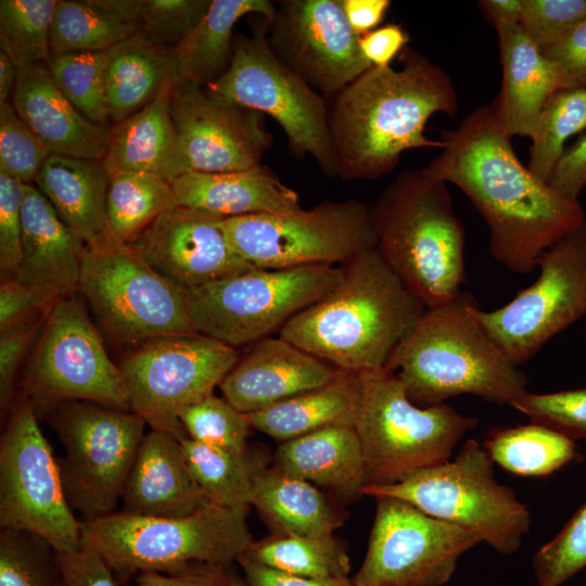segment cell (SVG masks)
Segmentation results:
<instances>
[{
  "label": "cell",
  "instance_id": "25",
  "mask_svg": "<svg viewBox=\"0 0 586 586\" xmlns=\"http://www.w3.org/2000/svg\"><path fill=\"white\" fill-rule=\"evenodd\" d=\"M170 184L179 205L224 218L302 209L298 193L262 164L228 173L188 170Z\"/></svg>",
  "mask_w": 586,
  "mask_h": 586
},
{
  "label": "cell",
  "instance_id": "45",
  "mask_svg": "<svg viewBox=\"0 0 586 586\" xmlns=\"http://www.w3.org/2000/svg\"><path fill=\"white\" fill-rule=\"evenodd\" d=\"M188 437L235 453L247 451L250 422L225 397L214 394L192 404L179 415Z\"/></svg>",
  "mask_w": 586,
  "mask_h": 586
},
{
  "label": "cell",
  "instance_id": "27",
  "mask_svg": "<svg viewBox=\"0 0 586 586\" xmlns=\"http://www.w3.org/2000/svg\"><path fill=\"white\" fill-rule=\"evenodd\" d=\"M85 249L37 187L24 184L22 258L14 278L54 288L63 295L74 293Z\"/></svg>",
  "mask_w": 586,
  "mask_h": 586
},
{
  "label": "cell",
  "instance_id": "62",
  "mask_svg": "<svg viewBox=\"0 0 586 586\" xmlns=\"http://www.w3.org/2000/svg\"><path fill=\"white\" fill-rule=\"evenodd\" d=\"M220 586H251L245 579L238 577L228 572L225 581Z\"/></svg>",
  "mask_w": 586,
  "mask_h": 586
},
{
  "label": "cell",
  "instance_id": "53",
  "mask_svg": "<svg viewBox=\"0 0 586 586\" xmlns=\"http://www.w3.org/2000/svg\"><path fill=\"white\" fill-rule=\"evenodd\" d=\"M542 52L556 69L558 90L586 89V20Z\"/></svg>",
  "mask_w": 586,
  "mask_h": 586
},
{
  "label": "cell",
  "instance_id": "21",
  "mask_svg": "<svg viewBox=\"0 0 586 586\" xmlns=\"http://www.w3.org/2000/svg\"><path fill=\"white\" fill-rule=\"evenodd\" d=\"M224 217L178 205L162 214L131 245L162 277L184 290L251 269L229 243Z\"/></svg>",
  "mask_w": 586,
  "mask_h": 586
},
{
  "label": "cell",
  "instance_id": "57",
  "mask_svg": "<svg viewBox=\"0 0 586 586\" xmlns=\"http://www.w3.org/2000/svg\"><path fill=\"white\" fill-rule=\"evenodd\" d=\"M408 33L399 24H385L359 37L360 49L372 66H391L393 59L409 42Z\"/></svg>",
  "mask_w": 586,
  "mask_h": 586
},
{
  "label": "cell",
  "instance_id": "42",
  "mask_svg": "<svg viewBox=\"0 0 586 586\" xmlns=\"http://www.w3.org/2000/svg\"><path fill=\"white\" fill-rule=\"evenodd\" d=\"M212 0H105L136 34L164 48L177 49L201 22Z\"/></svg>",
  "mask_w": 586,
  "mask_h": 586
},
{
  "label": "cell",
  "instance_id": "39",
  "mask_svg": "<svg viewBox=\"0 0 586 586\" xmlns=\"http://www.w3.org/2000/svg\"><path fill=\"white\" fill-rule=\"evenodd\" d=\"M136 34L105 0H59L51 30V54L106 51Z\"/></svg>",
  "mask_w": 586,
  "mask_h": 586
},
{
  "label": "cell",
  "instance_id": "41",
  "mask_svg": "<svg viewBox=\"0 0 586 586\" xmlns=\"http://www.w3.org/2000/svg\"><path fill=\"white\" fill-rule=\"evenodd\" d=\"M47 66L58 88L80 114L94 124L110 126L107 50L51 54Z\"/></svg>",
  "mask_w": 586,
  "mask_h": 586
},
{
  "label": "cell",
  "instance_id": "22",
  "mask_svg": "<svg viewBox=\"0 0 586 586\" xmlns=\"http://www.w3.org/2000/svg\"><path fill=\"white\" fill-rule=\"evenodd\" d=\"M340 369L281 336L253 343L221 381L224 397L249 415L331 382Z\"/></svg>",
  "mask_w": 586,
  "mask_h": 586
},
{
  "label": "cell",
  "instance_id": "38",
  "mask_svg": "<svg viewBox=\"0 0 586 586\" xmlns=\"http://www.w3.org/2000/svg\"><path fill=\"white\" fill-rule=\"evenodd\" d=\"M269 569L307 578L346 577L351 561L344 544L333 535H275L251 545L242 556Z\"/></svg>",
  "mask_w": 586,
  "mask_h": 586
},
{
  "label": "cell",
  "instance_id": "14",
  "mask_svg": "<svg viewBox=\"0 0 586 586\" xmlns=\"http://www.w3.org/2000/svg\"><path fill=\"white\" fill-rule=\"evenodd\" d=\"M78 292L116 340L140 344L195 333L182 289L156 272L129 244L110 234L86 246Z\"/></svg>",
  "mask_w": 586,
  "mask_h": 586
},
{
  "label": "cell",
  "instance_id": "44",
  "mask_svg": "<svg viewBox=\"0 0 586 586\" xmlns=\"http://www.w3.org/2000/svg\"><path fill=\"white\" fill-rule=\"evenodd\" d=\"M0 586H59L56 551L38 534L1 530Z\"/></svg>",
  "mask_w": 586,
  "mask_h": 586
},
{
  "label": "cell",
  "instance_id": "5",
  "mask_svg": "<svg viewBox=\"0 0 586 586\" xmlns=\"http://www.w3.org/2000/svg\"><path fill=\"white\" fill-rule=\"evenodd\" d=\"M369 212L377 252L426 308L460 295L466 235L445 181L424 169L405 170Z\"/></svg>",
  "mask_w": 586,
  "mask_h": 586
},
{
  "label": "cell",
  "instance_id": "19",
  "mask_svg": "<svg viewBox=\"0 0 586 586\" xmlns=\"http://www.w3.org/2000/svg\"><path fill=\"white\" fill-rule=\"evenodd\" d=\"M340 0H280L267 39L277 59L321 95H333L372 64Z\"/></svg>",
  "mask_w": 586,
  "mask_h": 586
},
{
  "label": "cell",
  "instance_id": "46",
  "mask_svg": "<svg viewBox=\"0 0 586 586\" xmlns=\"http://www.w3.org/2000/svg\"><path fill=\"white\" fill-rule=\"evenodd\" d=\"M538 586H560L586 566V504L534 556Z\"/></svg>",
  "mask_w": 586,
  "mask_h": 586
},
{
  "label": "cell",
  "instance_id": "60",
  "mask_svg": "<svg viewBox=\"0 0 586 586\" xmlns=\"http://www.w3.org/2000/svg\"><path fill=\"white\" fill-rule=\"evenodd\" d=\"M477 3L495 28L520 23L521 0H482Z\"/></svg>",
  "mask_w": 586,
  "mask_h": 586
},
{
  "label": "cell",
  "instance_id": "61",
  "mask_svg": "<svg viewBox=\"0 0 586 586\" xmlns=\"http://www.w3.org/2000/svg\"><path fill=\"white\" fill-rule=\"evenodd\" d=\"M17 80V65L5 52L0 50V104L10 102Z\"/></svg>",
  "mask_w": 586,
  "mask_h": 586
},
{
  "label": "cell",
  "instance_id": "36",
  "mask_svg": "<svg viewBox=\"0 0 586 586\" xmlns=\"http://www.w3.org/2000/svg\"><path fill=\"white\" fill-rule=\"evenodd\" d=\"M484 449L493 462L521 476H545L581 458L573 441L533 422L493 429Z\"/></svg>",
  "mask_w": 586,
  "mask_h": 586
},
{
  "label": "cell",
  "instance_id": "3",
  "mask_svg": "<svg viewBox=\"0 0 586 586\" xmlns=\"http://www.w3.org/2000/svg\"><path fill=\"white\" fill-rule=\"evenodd\" d=\"M340 268L339 283L292 317L279 336L340 370H382L428 308L375 249Z\"/></svg>",
  "mask_w": 586,
  "mask_h": 586
},
{
  "label": "cell",
  "instance_id": "12",
  "mask_svg": "<svg viewBox=\"0 0 586 586\" xmlns=\"http://www.w3.org/2000/svg\"><path fill=\"white\" fill-rule=\"evenodd\" d=\"M49 410L64 448L58 462L71 508L81 522L116 512L145 435V420L89 402H66Z\"/></svg>",
  "mask_w": 586,
  "mask_h": 586
},
{
  "label": "cell",
  "instance_id": "34",
  "mask_svg": "<svg viewBox=\"0 0 586 586\" xmlns=\"http://www.w3.org/2000/svg\"><path fill=\"white\" fill-rule=\"evenodd\" d=\"M276 12L269 0H212L192 33L176 49L177 78L205 88L222 76L233 56V29L249 14L264 16L268 24Z\"/></svg>",
  "mask_w": 586,
  "mask_h": 586
},
{
  "label": "cell",
  "instance_id": "18",
  "mask_svg": "<svg viewBox=\"0 0 586 586\" xmlns=\"http://www.w3.org/2000/svg\"><path fill=\"white\" fill-rule=\"evenodd\" d=\"M375 517L356 586H442L459 557L481 543L460 526L393 497H377Z\"/></svg>",
  "mask_w": 586,
  "mask_h": 586
},
{
  "label": "cell",
  "instance_id": "51",
  "mask_svg": "<svg viewBox=\"0 0 586 586\" xmlns=\"http://www.w3.org/2000/svg\"><path fill=\"white\" fill-rule=\"evenodd\" d=\"M47 313L29 317L0 330L1 409H8L14 405L15 381L18 367L28 352L31 342L39 330L42 329Z\"/></svg>",
  "mask_w": 586,
  "mask_h": 586
},
{
  "label": "cell",
  "instance_id": "30",
  "mask_svg": "<svg viewBox=\"0 0 586 586\" xmlns=\"http://www.w3.org/2000/svg\"><path fill=\"white\" fill-rule=\"evenodd\" d=\"M273 468L345 498L361 495L366 485L365 457L354 425L324 428L282 442Z\"/></svg>",
  "mask_w": 586,
  "mask_h": 586
},
{
  "label": "cell",
  "instance_id": "29",
  "mask_svg": "<svg viewBox=\"0 0 586 586\" xmlns=\"http://www.w3.org/2000/svg\"><path fill=\"white\" fill-rule=\"evenodd\" d=\"M110 174L102 160L51 154L35 186L61 219L86 245L107 235L106 196Z\"/></svg>",
  "mask_w": 586,
  "mask_h": 586
},
{
  "label": "cell",
  "instance_id": "26",
  "mask_svg": "<svg viewBox=\"0 0 586 586\" xmlns=\"http://www.w3.org/2000/svg\"><path fill=\"white\" fill-rule=\"evenodd\" d=\"M496 30L502 82L491 110L510 137L531 139L546 102L558 90L557 73L520 24L501 25Z\"/></svg>",
  "mask_w": 586,
  "mask_h": 586
},
{
  "label": "cell",
  "instance_id": "49",
  "mask_svg": "<svg viewBox=\"0 0 586 586\" xmlns=\"http://www.w3.org/2000/svg\"><path fill=\"white\" fill-rule=\"evenodd\" d=\"M586 20V0H521L520 26L542 51Z\"/></svg>",
  "mask_w": 586,
  "mask_h": 586
},
{
  "label": "cell",
  "instance_id": "59",
  "mask_svg": "<svg viewBox=\"0 0 586 586\" xmlns=\"http://www.w3.org/2000/svg\"><path fill=\"white\" fill-rule=\"evenodd\" d=\"M352 28L359 35L377 28L383 21L390 0H340Z\"/></svg>",
  "mask_w": 586,
  "mask_h": 586
},
{
  "label": "cell",
  "instance_id": "16",
  "mask_svg": "<svg viewBox=\"0 0 586 586\" xmlns=\"http://www.w3.org/2000/svg\"><path fill=\"white\" fill-rule=\"evenodd\" d=\"M239 358L234 347L201 333L142 342L120 362L131 410L152 430L188 437L180 412L214 394Z\"/></svg>",
  "mask_w": 586,
  "mask_h": 586
},
{
  "label": "cell",
  "instance_id": "55",
  "mask_svg": "<svg viewBox=\"0 0 586 586\" xmlns=\"http://www.w3.org/2000/svg\"><path fill=\"white\" fill-rule=\"evenodd\" d=\"M228 566L195 562L173 573L141 572L136 575L138 586H220Z\"/></svg>",
  "mask_w": 586,
  "mask_h": 586
},
{
  "label": "cell",
  "instance_id": "10",
  "mask_svg": "<svg viewBox=\"0 0 586 586\" xmlns=\"http://www.w3.org/2000/svg\"><path fill=\"white\" fill-rule=\"evenodd\" d=\"M341 276L333 265L254 268L182 291L194 330L235 347L280 331L328 294Z\"/></svg>",
  "mask_w": 586,
  "mask_h": 586
},
{
  "label": "cell",
  "instance_id": "54",
  "mask_svg": "<svg viewBox=\"0 0 586 586\" xmlns=\"http://www.w3.org/2000/svg\"><path fill=\"white\" fill-rule=\"evenodd\" d=\"M59 586H117L115 573L106 560L94 549H79L59 553Z\"/></svg>",
  "mask_w": 586,
  "mask_h": 586
},
{
  "label": "cell",
  "instance_id": "35",
  "mask_svg": "<svg viewBox=\"0 0 586 586\" xmlns=\"http://www.w3.org/2000/svg\"><path fill=\"white\" fill-rule=\"evenodd\" d=\"M170 182L156 174H110L106 196L107 232L117 242L132 244L162 214L178 206Z\"/></svg>",
  "mask_w": 586,
  "mask_h": 586
},
{
  "label": "cell",
  "instance_id": "23",
  "mask_svg": "<svg viewBox=\"0 0 586 586\" xmlns=\"http://www.w3.org/2000/svg\"><path fill=\"white\" fill-rule=\"evenodd\" d=\"M11 104L53 154L102 160L111 127L80 114L55 85L44 63H18Z\"/></svg>",
  "mask_w": 586,
  "mask_h": 586
},
{
  "label": "cell",
  "instance_id": "15",
  "mask_svg": "<svg viewBox=\"0 0 586 586\" xmlns=\"http://www.w3.org/2000/svg\"><path fill=\"white\" fill-rule=\"evenodd\" d=\"M0 527L38 534L59 553L81 547V521L67 501L36 409L25 398L13 406L0 440Z\"/></svg>",
  "mask_w": 586,
  "mask_h": 586
},
{
  "label": "cell",
  "instance_id": "58",
  "mask_svg": "<svg viewBox=\"0 0 586 586\" xmlns=\"http://www.w3.org/2000/svg\"><path fill=\"white\" fill-rule=\"evenodd\" d=\"M237 562L243 569L244 579L251 586H356L353 578H348V576L326 578L298 577L257 564L242 556Z\"/></svg>",
  "mask_w": 586,
  "mask_h": 586
},
{
  "label": "cell",
  "instance_id": "37",
  "mask_svg": "<svg viewBox=\"0 0 586 586\" xmlns=\"http://www.w3.org/2000/svg\"><path fill=\"white\" fill-rule=\"evenodd\" d=\"M180 442L190 472L211 504L234 509L252 506L254 477L263 464L247 451L235 453L190 437Z\"/></svg>",
  "mask_w": 586,
  "mask_h": 586
},
{
  "label": "cell",
  "instance_id": "40",
  "mask_svg": "<svg viewBox=\"0 0 586 586\" xmlns=\"http://www.w3.org/2000/svg\"><path fill=\"white\" fill-rule=\"evenodd\" d=\"M586 128V89H559L546 102L531 138L527 167L549 182L566 140Z\"/></svg>",
  "mask_w": 586,
  "mask_h": 586
},
{
  "label": "cell",
  "instance_id": "52",
  "mask_svg": "<svg viewBox=\"0 0 586 586\" xmlns=\"http://www.w3.org/2000/svg\"><path fill=\"white\" fill-rule=\"evenodd\" d=\"M62 296L60 291L51 286L24 283L14 277L1 280L0 330L47 313Z\"/></svg>",
  "mask_w": 586,
  "mask_h": 586
},
{
  "label": "cell",
  "instance_id": "13",
  "mask_svg": "<svg viewBox=\"0 0 586 586\" xmlns=\"http://www.w3.org/2000/svg\"><path fill=\"white\" fill-rule=\"evenodd\" d=\"M233 250L256 268L342 265L377 247L369 205L323 200L310 209L224 218Z\"/></svg>",
  "mask_w": 586,
  "mask_h": 586
},
{
  "label": "cell",
  "instance_id": "2",
  "mask_svg": "<svg viewBox=\"0 0 586 586\" xmlns=\"http://www.w3.org/2000/svg\"><path fill=\"white\" fill-rule=\"evenodd\" d=\"M400 60V69L371 66L331 95L329 128L343 181L379 179L398 165L405 151L443 148L424 129L436 113L456 117L453 80L411 49L405 48Z\"/></svg>",
  "mask_w": 586,
  "mask_h": 586
},
{
  "label": "cell",
  "instance_id": "24",
  "mask_svg": "<svg viewBox=\"0 0 586 586\" xmlns=\"http://www.w3.org/2000/svg\"><path fill=\"white\" fill-rule=\"evenodd\" d=\"M123 512L186 517L211 502L193 479L179 438L151 430L136 455L122 496Z\"/></svg>",
  "mask_w": 586,
  "mask_h": 586
},
{
  "label": "cell",
  "instance_id": "1",
  "mask_svg": "<svg viewBox=\"0 0 586 586\" xmlns=\"http://www.w3.org/2000/svg\"><path fill=\"white\" fill-rule=\"evenodd\" d=\"M441 142V153L423 169L466 194L487 224L492 256L510 271L532 272L547 249L586 219L578 200L520 162L491 106L442 131Z\"/></svg>",
  "mask_w": 586,
  "mask_h": 586
},
{
  "label": "cell",
  "instance_id": "8",
  "mask_svg": "<svg viewBox=\"0 0 586 586\" xmlns=\"http://www.w3.org/2000/svg\"><path fill=\"white\" fill-rule=\"evenodd\" d=\"M486 450L468 440L453 460L422 469L390 485H365L361 495L404 500L425 514L474 533L504 555L517 551L531 514L514 492L500 484Z\"/></svg>",
  "mask_w": 586,
  "mask_h": 586
},
{
  "label": "cell",
  "instance_id": "17",
  "mask_svg": "<svg viewBox=\"0 0 586 586\" xmlns=\"http://www.w3.org/2000/svg\"><path fill=\"white\" fill-rule=\"evenodd\" d=\"M539 275L509 303L470 311L510 361H528L555 335L586 316V219L538 258Z\"/></svg>",
  "mask_w": 586,
  "mask_h": 586
},
{
  "label": "cell",
  "instance_id": "43",
  "mask_svg": "<svg viewBox=\"0 0 586 586\" xmlns=\"http://www.w3.org/2000/svg\"><path fill=\"white\" fill-rule=\"evenodd\" d=\"M59 0H1L0 50L18 63L51 58L50 30Z\"/></svg>",
  "mask_w": 586,
  "mask_h": 586
},
{
  "label": "cell",
  "instance_id": "31",
  "mask_svg": "<svg viewBox=\"0 0 586 586\" xmlns=\"http://www.w3.org/2000/svg\"><path fill=\"white\" fill-rule=\"evenodd\" d=\"M360 396L359 373L341 370L324 385L246 417L251 428L285 442L324 428L355 426Z\"/></svg>",
  "mask_w": 586,
  "mask_h": 586
},
{
  "label": "cell",
  "instance_id": "50",
  "mask_svg": "<svg viewBox=\"0 0 586 586\" xmlns=\"http://www.w3.org/2000/svg\"><path fill=\"white\" fill-rule=\"evenodd\" d=\"M24 183L0 169L1 280L14 277L22 258Z\"/></svg>",
  "mask_w": 586,
  "mask_h": 586
},
{
  "label": "cell",
  "instance_id": "33",
  "mask_svg": "<svg viewBox=\"0 0 586 586\" xmlns=\"http://www.w3.org/2000/svg\"><path fill=\"white\" fill-rule=\"evenodd\" d=\"M177 78V51L133 35L107 50L106 88L111 123L125 120Z\"/></svg>",
  "mask_w": 586,
  "mask_h": 586
},
{
  "label": "cell",
  "instance_id": "6",
  "mask_svg": "<svg viewBox=\"0 0 586 586\" xmlns=\"http://www.w3.org/2000/svg\"><path fill=\"white\" fill-rule=\"evenodd\" d=\"M247 512L214 504L176 518L114 512L81 522L80 542L124 581L141 572L173 573L195 562L229 566L254 543Z\"/></svg>",
  "mask_w": 586,
  "mask_h": 586
},
{
  "label": "cell",
  "instance_id": "48",
  "mask_svg": "<svg viewBox=\"0 0 586 586\" xmlns=\"http://www.w3.org/2000/svg\"><path fill=\"white\" fill-rule=\"evenodd\" d=\"M571 441H586V387L548 394L524 392L510 405Z\"/></svg>",
  "mask_w": 586,
  "mask_h": 586
},
{
  "label": "cell",
  "instance_id": "28",
  "mask_svg": "<svg viewBox=\"0 0 586 586\" xmlns=\"http://www.w3.org/2000/svg\"><path fill=\"white\" fill-rule=\"evenodd\" d=\"M176 79L168 81L143 109L111 127L102 158L109 174L144 171L170 182L189 170L170 113Z\"/></svg>",
  "mask_w": 586,
  "mask_h": 586
},
{
  "label": "cell",
  "instance_id": "47",
  "mask_svg": "<svg viewBox=\"0 0 586 586\" xmlns=\"http://www.w3.org/2000/svg\"><path fill=\"white\" fill-rule=\"evenodd\" d=\"M51 154L11 102L0 104V169L24 184H33Z\"/></svg>",
  "mask_w": 586,
  "mask_h": 586
},
{
  "label": "cell",
  "instance_id": "32",
  "mask_svg": "<svg viewBox=\"0 0 586 586\" xmlns=\"http://www.w3.org/2000/svg\"><path fill=\"white\" fill-rule=\"evenodd\" d=\"M252 506L281 535L330 536L344 522L342 512L317 486L276 468L262 466L256 472Z\"/></svg>",
  "mask_w": 586,
  "mask_h": 586
},
{
  "label": "cell",
  "instance_id": "11",
  "mask_svg": "<svg viewBox=\"0 0 586 586\" xmlns=\"http://www.w3.org/2000/svg\"><path fill=\"white\" fill-rule=\"evenodd\" d=\"M77 292L60 297L47 313L23 377L25 399L47 411L66 402L132 411L120 368Z\"/></svg>",
  "mask_w": 586,
  "mask_h": 586
},
{
  "label": "cell",
  "instance_id": "7",
  "mask_svg": "<svg viewBox=\"0 0 586 586\" xmlns=\"http://www.w3.org/2000/svg\"><path fill=\"white\" fill-rule=\"evenodd\" d=\"M355 423L366 463V485H390L448 460L477 420L446 403L413 404L400 380L385 369L359 373Z\"/></svg>",
  "mask_w": 586,
  "mask_h": 586
},
{
  "label": "cell",
  "instance_id": "20",
  "mask_svg": "<svg viewBox=\"0 0 586 586\" xmlns=\"http://www.w3.org/2000/svg\"><path fill=\"white\" fill-rule=\"evenodd\" d=\"M170 113L189 170L250 169L262 164L272 145L262 113L215 99L179 78L171 89Z\"/></svg>",
  "mask_w": 586,
  "mask_h": 586
},
{
  "label": "cell",
  "instance_id": "9",
  "mask_svg": "<svg viewBox=\"0 0 586 586\" xmlns=\"http://www.w3.org/2000/svg\"><path fill=\"white\" fill-rule=\"evenodd\" d=\"M251 35L235 34L227 72L204 91L273 118L296 157L309 155L324 176L337 178L324 97L284 66L271 51L268 22L255 15Z\"/></svg>",
  "mask_w": 586,
  "mask_h": 586
},
{
  "label": "cell",
  "instance_id": "56",
  "mask_svg": "<svg viewBox=\"0 0 586 586\" xmlns=\"http://www.w3.org/2000/svg\"><path fill=\"white\" fill-rule=\"evenodd\" d=\"M548 184L560 194L578 200L586 187V135L564 150Z\"/></svg>",
  "mask_w": 586,
  "mask_h": 586
},
{
  "label": "cell",
  "instance_id": "4",
  "mask_svg": "<svg viewBox=\"0 0 586 586\" xmlns=\"http://www.w3.org/2000/svg\"><path fill=\"white\" fill-rule=\"evenodd\" d=\"M472 300L428 308L388 359L385 370L403 383L420 407L472 394L511 405L526 392L527 379L489 337L470 311Z\"/></svg>",
  "mask_w": 586,
  "mask_h": 586
}]
</instances>
